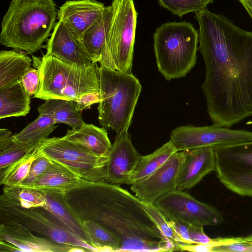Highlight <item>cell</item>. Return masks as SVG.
I'll use <instances>...</instances> for the list:
<instances>
[{
  "mask_svg": "<svg viewBox=\"0 0 252 252\" xmlns=\"http://www.w3.org/2000/svg\"><path fill=\"white\" fill-rule=\"evenodd\" d=\"M194 18L205 65L201 88L207 112L213 123L230 127L252 117V32L206 8Z\"/></svg>",
  "mask_w": 252,
  "mask_h": 252,
  "instance_id": "1",
  "label": "cell"
},
{
  "mask_svg": "<svg viewBox=\"0 0 252 252\" xmlns=\"http://www.w3.org/2000/svg\"><path fill=\"white\" fill-rule=\"evenodd\" d=\"M64 195L82 221L98 222L121 239L120 252L178 251L158 229L144 203L119 185L83 179Z\"/></svg>",
  "mask_w": 252,
  "mask_h": 252,
  "instance_id": "2",
  "label": "cell"
},
{
  "mask_svg": "<svg viewBox=\"0 0 252 252\" xmlns=\"http://www.w3.org/2000/svg\"><path fill=\"white\" fill-rule=\"evenodd\" d=\"M57 12L53 0H12L2 20L0 44L36 52L51 35Z\"/></svg>",
  "mask_w": 252,
  "mask_h": 252,
  "instance_id": "3",
  "label": "cell"
},
{
  "mask_svg": "<svg viewBox=\"0 0 252 252\" xmlns=\"http://www.w3.org/2000/svg\"><path fill=\"white\" fill-rule=\"evenodd\" d=\"M101 99L97 107L102 127L116 133L128 131L142 86L132 73L102 66L98 68Z\"/></svg>",
  "mask_w": 252,
  "mask_h": 252,
  "instance_id": "4",
  "label": "cell"
},
{
  "mask_svg": "<svg viewBox=\"0 0 252 252\" xmlns=\"http://www.w3.org/2000/svg\"><path fill=\"white\" fill-rule=\"evenodd\" d=\"M34 58L39 63L40 85L34 97L73 100L100 91L96 63L80 66L46 55Z\"/></svg>",
  "mask_w": 252,
  "mask_h": 252,
  "instance_id": "5",
  "label": "cell"
},
{
  "mask_svg": "<svg viewBox=\"0 0 252 252\" xmlns=\"http://www.w3.org/2000/svg\"><path fill=\"white\" fill-rule=\"evenodd\" d=\"M159 72L169 81L185 76L195 66L198 32L189 22H167L158 28L153 36Z\"/></svg>",
  "mask_w": 252,
  "mask_h": 252,
  "instance_id": "6",
  "label": "cell"
},
{
  "mask_svg": "<svg viewBox=\"0 0 252 252\" xmlns=\"http://www.w3.org/2000/svg\"><path fill=\"white\" fill-rule=\"evenodd\" d=\"M110 29L100 66L132 72L137 13L133 0H113Z\"/></svg>",
  "mask_w": 252,
  "mask_h": 252,
  "instance_id": "7",
  "label": "cell"
},
{
  "mask_svg": "<svg viewBox=\"0 0 252 252\" xmlns=\"http://www.w3.org/2000/svg\"><path fill=\"white\" fill-rule=\"evenodd\" d=\"M39 151L81 178L93 182H105L109 157L96 154L63 137L47 138L38 144Z\"/></svg>",
  "mask_w": 252,
  "mask_h": 252,
  "instance_id": "8",
  "label": "cell"
},
{
  "mask_svg": "<svg viewBox=\"0 0 252 252\" xmlns=\"http://www.w3.org/2000/svg\"><path fill=\"white\" fill-rule=\"evenodd\" d=\"M1 220L16 221L32 231L60 244L82 247L89 252H98L72 233L53 214L43 207L26 208L18 206H0Z\"/></svg>",
  "mask_w": 252,
  "mask_h": 252,
  "instance_id": "9",
  "label": "cell"
},
{
  "mask_svg": "<svg viewBox=\"0 0 252 252\" xmlns=\"http://www.w3.org/2000/svg\"><path fill=\"white\" fill-rule=\"evenodd\" d=\"M217 176L228 189L252 197V141L215 148Z\"/></svg>",
  "mask_w": 252,
  "mask_h": 252,
  "instance_id": "10",
  "label": "cell"
},
{
  "mask_svg": "<svg viewBox=\"0 0 252 252\" xmlns=\"http://www.w3.org/2000/svg\"><path fill=\"white\" fill-rule=\"evenodd\" d=\"M154 204L169 220L180 221L195 227L217 226L224 221L221 213L183 190L175 189Z\"/></svg>",
  "mask_w": 252,
  "mask_h": 252,
  "instance_id": "11",
  "label": "cell"
},
{
  "mask_svg": "<svg viewBox=\"0 0 252 252\" xmlns=\"http://www.w3.org/2000/svg\"><path fill=\"white\" fill-rule=\"evenodd\" d=\"M169 141L177 152L205 147L216 148L251 141L252 132L215 123L203 126H184L172 130Z\"/></svg>",
  "mask_w": 252,
  "mask_h": 252,
  "instance_id": "12",
  "label": "cell"
},
{
  "mask_svg": "<svg viewBox=\"0 0 252 252\" xmlns=\"http://www.w3.org/2000/svg\"><path fill=\"white\" fill-rule=\"evenodd\" d=\"M184 159V151L175 153L152 174L131 184V190L143 202L154 203L176 189L178 174Z\"/></svg>",
  "mask_w": 252,
  "mask_h": 252,
  "instance_id": "13",
  "label": "cell"
},
{
  "mask_svg": "<svg viewBox=\"0 0 252 252\" xmlns=\"http://www.w3.org/2000/svg\"><path fill=\"white\" fill-rule=\"evenodd\" d=\"M141 157L134 147L128 131L116 133L108 154L105 182L119 186L131 185L132 177Z\"/></svg>",
  "mask_w": 252,
  "mask_h": 252,
  "instance_id": "14",
  "label": "cell"
},
{
  "mask_svg": "<svg viewBox=\"0 0 252 252\" xmlns=\"http://www.w3.org/2000/svg\"><path fill=\"white\" fill-rule=\"evenodd\" d=\"M23 225L10 220H1L0 240L23 252H72L77 246L58 243L45 237H38Z\"/></svg>",
  "mask_w": 252,
  "mask_h": 252,
  "instance_id": "15",
  "label": "cell"
},
{
  "mask_svg": "<svg viewBox=\"0 0 252 252\" xmlns=\"http://www.w3.org/2000/svg\"><path fill=\"white\" fill-rule=\"evenodd\" d=\"M105 7L103 3L96 0H68L58 10L57 19L79 39L101 16Z\"/></svg>",
  "mask_w": 252,
  "mask_h": 252,
  "instance_id": "16",
  "label": "cell"
},
{
  "mask_svg": "<svg viewBox=\"0 0 252 252\" xmlns=\"http://www.w3.org/2000/svg\"><path fill=\"white\" fill-rule=\"evenodd\" d=\"M183 151L185 159L176 186V189L181 190L191 189L205 176L216 170L215 148L205 147Z\"/></svg>",
  "mask_w": 252,
  "mask_h": 252,
  "instance_id": "17",
  "label": "cell"
},
{
  "mask_svg": "<svg viewBox=\"0 0 252 252\" xmlns=\"http://www.w3.org/2000/svg\"><path fill=\"white\" fill-rule=\"evenodd\" d=\"M46 55L80 66L93 63L84 51L78 38L61 21L54 27L50 37L44 46Z\"/></svg>",
  "mask_w": 252,
  "mask_h": 252,
  "instance_id": "18",
  "label": "cell"
},
{
  "mask_svg": "<svg viewBox=\"0 0 252 252\" xmlns=\"http://www.w3.org/2000/svg\"><path fill=\"white\" fill-rule=\"evenodd\" d=\"M83 179L64 165L53 161L29 188L65 194Z\"/></svg>",
  "mask_w": 252,
  "mask_h": 252,
  "instance_id": "19",
  "label": "cell"
},
{
  "mask_svg": "<svg viewBox=\"0 0 252 252\" xmlns=\"http://www.w3.org/2000/svg\"><path fill=\"white\" fill-rule=\"evenodd\" d=\"M112 16L111 5L105 6L101 16L79 38L87 56L93 63L101 59Z\"/></svg>",
  "mask_w": 252,
  "mask_h": 252,
  "instance_id": "20",
  "label": "cell"
},
{
  "mask_svg": "<svg viewBox=\"0 0 252 252\" xmlns=\"http://www.w3.org/2000/svg\"><path fill=\"white\" fill-rule=\"evenodd\" d=\"M43 192L46 203L43 207L53 214L72 233L92 246L82 220L68 205L65 195L51 191Z\"/></svg>",
  "mask_w": 252,
  "mask_h": 252,
  "instance_id": "21",
  "label": "cell"
},
{
  "mask_svg": "<svg viewBox=\"0 0 252 252\" xmlns=\"http://www.w3.org/2000/svg\"><path fill=\"white\" fill-rule=\"evenodd\" d=\"M63 137L104 157L108 156L112 146L105 128L92 124L85 123L79 128L68 129Z\"/></svg>",
  "mask_w": 252,
  "mask_h": 252,
  "instance_id": "22",
  "label": "cell"
},
{
  "mask_svg": "<svg viewBox=\"0 0 252 252\" xmlns=\"http://www.w3.org/2000/svg\"><path fill=\"white\" fill-rule=\"evenodd\" d=\"M32 59L19 51L1 50L0 52V89L21 81L31 68Z\"/></svg>",
  "mask_w": 252,
  "mask_h": 252,
  "instance_id": "23",
  "label": "cell"
},
{
  "mask_svg": "<svg viewBox=\"0 0 252 252\" xmlns=\"http://www.w3.org/2000/svg\"><path fill=\"white\" fill-rule=\"evenodd\" d=\"M30 97L21 81L0 89V119L27 115L30 110Z\"/></svg>",
  "mask_w": 252,
  "mask_h": 252,
  "instance_id": "24",
  "label": "cell"
},
{
  "mask_svg": "<svg viewBox=\"0 0 252 252\" xmlns=\"http://www.w3.org/2000/svg\"><path fill=\"white\" fill-rule=\"evenodd\" d=\"M39 114H47L56 124L62 123L72 129H78L85 123L82 118V111L77 109L73 100L60 98L46 100L37 107Z\"/></svg>",
  "mask_w": 252,
  "mask_h": 252,
  "instance_id": "25",
  "label": "cell"
},
{
  "mask_svg": "<svg viewBox=\"0 0 252 252\" xmlns=\"http://www.w3.org/2000/svg\"><path fill=\"white\" fill-rule=\"evenodd\" d=\"M45 203L43 191L19 186H4L0 196V206H18L29 208L43 207Z\"/></svg>",
  "mask_w": 252,
  "mask_h": 252,
  "instance_id": "26",
  "label": "cell"
},
{
  "mask_svg": "<svg viewBox=\"0 0 252 252\" xmlns=\"http://www.w3.org/2000/svg\"><path fill=\"white\" fill-rule=\"evenodd\" d=\"M38 145V144H37ZM37 145L18 140L6 128L0 129V171L32 152Z\"/></svg>",
  "mask_w": 252,
  "mask_h": 252,
  "instance_id": "27",
  "label": "cell"
},
{
  "mask_svg": "<svg viewBox=\"0 0 252 252\" xmlns=\"http://www.w3.org/2000/svg\"><path fill=\"white\" fill-rule=\"evenodd\" d=\"M176 152L175 148L169 141L153 153L142 156L134 171L131 184L152 174Z\"/></svg>",
  "mask_w": 252,
  "mask_h": 252,
  "instance_id": "28",
  "label": "cell"
},
{
  "mask_svg": "<svg viewBox=\"0 0 252 252\" xmlns=\"http://www.w3.org/2000/svg\"><path fill=\"white\" fill-rule=\"evenodd\" d=\"M83 223L92 246L98 252H120L121 240L115 234L95 221L86 220Z\"/></svg>",
  "mask_w": 252,
  "mask_h": 252,
  "instance_id": "29",
  "label": "cell"
},
{
  "mask_svg": "<svg viewBox=\"0 0 252 252\" xmlns=\"http://www.w3.org/2000/svg\"><path fill=\"white\" fill-rule=\"evenodd\" d=\"M54 120L48 115L40 114L20 132L14 134L15 139L34 145H37L58 126Z\"/></svg>",
  "mask_w": 252,
  "mask_h": 252,
  "instance_id": "30",
  "label": "cell"
},
{
  "mask_svg": "<svg viewBox=\"0 0 252 252\" xmlns=\"http://www.w3.org/2000/svg\"><path fill=\"white\" fill-rule=\"evenodd\" d=\"M38 145L31 153L0 171V184L17 186L28 175L31 164L39 154Z\"/></svg>",
  "mask_w": 252,
  "mask_h": 252,
  "instance_id": "31",
  "label": "cell"
},
{
  "mask_svg": "<svg viewBox=\"0 0 252 252\" xmlns=\"http://www.w3.org/2000/svg\"><path fill=\"white\" fill-rule=\"evenodd\" d=\"M143 203L147 213L158 229L165 237L176 245L178 249V246L183 243L174 229L172 220L167 219L154 203Z\"/></svg>",
  "mask_w": 252,
  "mask_h": 252,
  "instance_id": "32",
  "label": "cell"
},
{
  "mask_svg": "<svg viewBox=\"0 0 252 252\" xmlns=\"http://www.w3.org/2000/svg\"><path fill=\"white\" fill-rule=\"evenodd\" d=\"M160 6L180 17L189 12H197L214 0H158Z\"/></svg>",
  "mask_w": 252,
  "mask_h": 252,
  "instance_id": "33",
  "label": "cell"
},
{
  "mask_svg": "<svg viewBox=\"0 0 252 252\" xmlns=\"http://www.w3.org/2000/svg\"><path fill=\"white\" fill-rule=\"evenodd\" d=\"M52 162L51 159L39 151L31 164L28 175L19 186L27 188L32 186Z\"/></svg>",
  "mask_w": 252,
  "mask_h": 252,
  "instance_id": "34",
  "label": "cell"
},
{
  "mask_svg": "<svg viewBox=\"0 0 252 252\" xmlns=\"http://www.w3.org/2000/svg\"><path fill=\"white\" fill-rule=\"evenodd\" d=\"M212 252H252V234L238 237L234 242L215 247Z\"/></svg>",
  "mask_w": 252,
  "mask_h": 252,
  "instance_id": "35",
  "label": "cell"
},
{
  "mask_svg": "<svg viewBox=\"0 0 252 252\" xmlns=\"http://www.w3.org/2000/svg\"><path fill=\"white\" fill-rule=\"evenodd\" d=\"M21 81L28 94L30 96L34 95L40 88V78L39 69L31 68L23 76Z\"/></svg>",
  "mask_w": 252,
  "mask_h": 252,
  "instance_id": "36",
  "label": "cell"
},
{
  "mask_svg": "<svg viewBox=\"0 0 252 252\" xmlns=\"http://www.w3.org/2000/svg\"><path fill=\"white\" fill-rule=\"evenodd\" d=\"M101 99V93L99 91L87 94L73 101L77 109L83 111L84 110L90 109L93 104L99 103Z\"/></svg>",
  "mask_w": 252,
  "mask_h": 252,
  "instance_id": "37",
  "label": "cell"
},
{
  "mask_svg": "<svg viewBox=\"0 0 252 252\" xmlns=\"http://www.w3.org/2000/svg\"><path fill=\"white\" fill-rule=\"evenodd\" d=\"M252 18V0H239Z\"/></svg>",
  "mask_w": 252,
  "mask_h": 252,
  "instance_id": "38",
  "label": "cell"
}]
</instances>
